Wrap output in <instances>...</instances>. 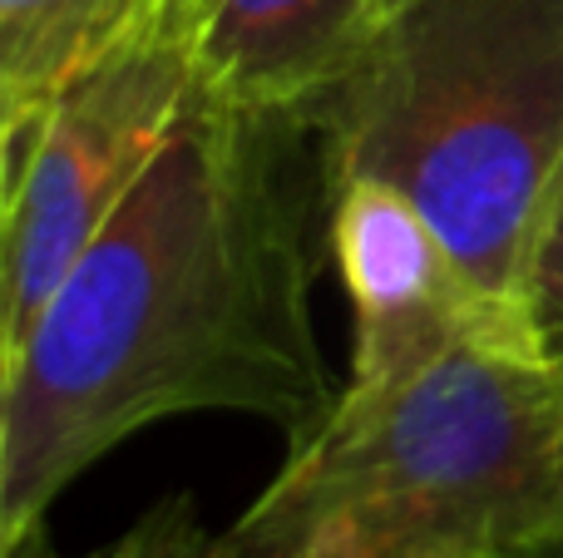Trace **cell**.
I'll list each match as a JSON object with an SVG mask.
<instances>
[{
  "label": "cell",
  "mask_w": 563,
  "mask_h": 558,
  "mask_svg": "<svg viewBox=\"0 0 563 558\" xmlns=\"http://www.w3.org/2000/svg\"><path fill=\"white\" fill-rule=\"evenodd\" d=\"M331 223L317 119L198 94L0 361V554L109 450L233 411L301 445L336 405L311 282Z\"/></svg>",
  "instance_id": "1"
},
{
  "label": "cell",
  "mask_w": 563,
  "mask_h": 558,
  "mask_svg": "<svg viewBox=\"0 0 563 558\" xmlns=\"http://www.w3.org/2000/svg\"><path fill=\"white\" fill-rule=\"evenodd\" d=\"M563 544V376L529 346L465 342L341 391L218 558L549 554Z\"/></svg>",
  "instance_id": "2"
},
{
  "label": "cell",
  "mask_w": 563,
  "mask_h": 558,
  "mask_svg": "<svg viewBox=\"0 0 563 558\" xmlns=\"http://www.w3.org/2000/svg\"><path fill=\"white\" fill-rule=\"evenodd\" d=\"M331 188L390 183L460 272L519 312L563 178V0H406L321 109Z\"/></svg>",
  "instance_id": "3"
},
{
  "label": "cell",
  "mask_w": 563,
  "mask_h": 558,
  "mask_svg": "<svg viewBox=\"0 0 563 558\" xmlns=\"http://www.w3.org/2000/svg\"><path fill=\"white\" fill-rule=\"evenodd\" d=\"M198 94L194 0H148L45 109L20 168L5 178L0 361L20 351L55 287L148 174Z\"/></svg>",
  "instance_id": "4"
},
{
  "label": "cell",
  "mask_w": 563,
  "mask_h": 558,
  "mask_svg": "<svg viewBox=\"0 0 563 558\" xmlns=\"http://www.w3.org/2000/svg\"><path fill=\"white\" fill-rule=\"evenodd\" d=\"M327 247L351 297L346 391H380L465 342L534 351L525 316L495 306L460 272L435 223L400 188L376 178L331 188Z\"/></svg>",
  "instance_id": "5"
},
{
  "label": "cell",
  "mask_w": 563,
  "mask_h": 558,
  "mask_svg": "<svg viewBox=\"0 0 563 558\" xmlns=\"http://www.w3.org/2000/svg\"><path fill=\"white\" fill-rule=\"evenodd\" d=\"M376 25L371 0H194L198 89L223 109L321 124Z\"/></svg>",
  "instance_id": "6"
},
{
  "label": "cell",
  "mask_w": 563,
  "mask_h": 558,
  "mask_svg": "<svg viewBox=\"0 0 563 558\" xmlns=\"http://www.w3.org/2000/svg\"><path fill=\"white\" fill-rule=\"evenodd\" d=\"M148 0H0V164L20 168L45 109Z\"/></svg>",
  "instance_id": "7"
},
{
  "label": "cell",
  "mask_w": 563,
  "mask_h": 558,
  "mask_svg": "<svg viewBox=\"0 0 563 558\" xmlns=\"http://www.w3.org/2000/svg\"><path fill=\"white\" fill-rule=\"evenodd\" d=\"M519 316L529 326L534 351L563 376V178L539 217L534 247L519 277Z\"/></svg>",
  "instance_id": "8"
},
{
  "label": "cell",
  "mask_w": 563,
  "mask_h": 558,
  "mask_svg": "<svg viewBox=\"0 0 563 558\" xmlns=\"http://www.w3.org/2000/svg\"><path fill=\"white\" fill-rule=\"evenodd\" d=\"M0 558H65L49 549L45 529L30 534L25 544L5 549ZM85 558H218V534H208L198 524L194 500H164L158 510H148L124 539H114L109 549L85 554Z\"/></svg>",
  "instance_id": "9"
},
{
  "label": "cell",
  "mask_w": 563,
  "mask_h": 558,
  "mask_svg": "<svg viewBox=\"0 0 563 558\" xmlns=\"http://www.w3.org/2000/svg\"><path fill=\"white\" fill-rule=\"evenodd\" d=\"M440 558H534V554H515V549H470V554H440Z\"/></svg>",
  "instance_id": "10"
},
{
  "label": "cell",
  "mask_w": 563,
  "mask_h": 558,
  "mask_svg": "<svg viewBox=\"0 0 563 558\" xmlns=\"http://www.w3.org/2000/svg\"><path fill=\"white\" fill-rule=\"evenodd\" d=\"M371 5H376V15H380V20H386V15H390V10H400V5H406V0H371Z\"/></svg>",
  "instance_id": "11"
},
{
  "label": "cell",
  "mask_w": 563,
  "mask_h": 558,
  "mask_svg": "<svg viewBox=\"0 0 563 558\" xmlns=\"http://www.w3.org/2000/svg\"><path fill=\"white\" fill-rule=\"evenodd\" d=\"M539 558H563V544H559V549H549V554H539Z\"/></svg>",
  "instance_id": "12"
}]
</instances>
